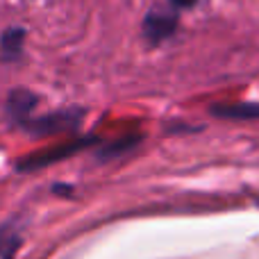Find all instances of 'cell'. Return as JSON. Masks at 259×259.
I'll list each match as a JSON object with an SVG mask.
<instances>
[{
	"label": "cell",
	"mask_w": 259,
	"mask_h": 259,
	"mask_svg": "<svg viewBox=\"0 0 259 259\" xmlns=\"http://www.w3.org/2000/svg\"><path fill=\"white\" fill-rule=\"evenodd\" d=\"M36 105H39L36 94H32V91H27V89H14L12 94H9L5 109H7L9 121L16 123L18 127H23L27 121L34 118Z\"/></svg>",
	"instance_id": "3"
},
{
	"label": "cell",
	"mask_w": 259,
	"mask_h": 259,
	"mask_svg": "<svg viewBox=\"0 0 259 259\" xmlns=\"http://www.w3.org/2000/svg\"><path fill=\"white\" fill-rule=\"evenodd\" d=\"M21 234L14 230V223L0 228V259H12L21 248Z\"/></svg>",
	"instance_id": "7"
},
{
	"label": "cell",
	"mask_w": 259,
	"mask_h": 259,
	"mask_svg": "<svg viewBox=\"0 0 259 259\" xmlns=\"http://www.w3.org/2000/svg\"><path fill=\"white\" fill-rule=\"evenodd\" d=\"M94 141L96 139L84 137V139H75V141H71V143H64V146L50 148V150H41V152H34V155H27L16 164V170L25 173V170L44 168V166H50V164H55V161H62V159H66V157L75 155V152H80L84 146H91Z\"/></svg>",
	"instance_id": "2"
},
{
	"label": "cell",
	"mask_w": 259,
	"mask_h": 259,
	"mask_svg": "<svg viewBox=\"0 0 259 259\" xmlns=\"http://www.w3.org/2000/svg\"><path fill=\"white\" fill-rule=\"evenodd\" d=\"M82 123V109H59V112H50L46 116L32 118L27 121L23 130H27L34 137H48V134L68 132V130L80 127Z\"/></svg>",
	"instance_id": "1"
},
{
	"label": "cell",
	"mask_w": 259,
	"mask_h": 259,
	"mask_svg": "<svg viewBox=\"0 0 259 259\" xmlns=\"http://www.w3.org/2000/svg\"><path fill=\"white\" fill-rule=\"evenodd\" d=\"M139 141H141V137H139V134H130V137H125V139H118V141L109 143L107 148H100V150H98V159H105V161L114 159V157H118V155H123V152L132 150Z\"/></svg>",
	"instance_id": "8"
},
{
	"label": "cell",
	"mask_w": 259,
	"mask_h": 259,
	"mask_svg": "<svg viewBox=\"0 0 259 259\" xmlns=\"http://www.w3.org/2000/svg\"><path fill=\"white\" fill-rule=\"evenodd\" d=\"M175 27H178V14L166 12V9H152L143 21V34L152 44H157V41L168 39L175 32Z\"/></svg>",
	"instance_id": "4"
},
{
	"label": "cell",
	"mask_w": 259,
	"mask_h": 259,
	"mask_svg": "<svg viewBox=\"0 0 259 259\" xmlns=\"http://www.w3.org/2000/svg\"><path fill=\"white\" fill-rule=\"evenodd\" d=\"M168 3L173 9H189V7H193L198 0H168Z\"/></svg>",
	"instance_id": "9"
},
{
	"label": "cell",
	"mask_w": 259,
	"mask_h": 259,
	"mask_svg": "<svg viewBox=\"0 0 259 259\" xmlns=\"http://www.w3.org/2000/svg\"><path fill=\"white\" fill-rule=\"evenodd\" d=\"M23 44H25V30L23 27L14 25L9 30H5L3 36H0V59H5V62L18 59Z\"/></svg>",
	"instance_id": "5"
},
{
	"label": "cell",
	"mask_w": 259,
	"mask_h": 259,
	"mask_svg": "<svg viewBox=\"0 0 259 259\" xmlns=\"http://www.w3.org/2000/svg\"><path fill=\"white\" fill-rule=\"evenodd\" d=\"M211 114L221 118H259V103H234V105H214Z\"/></svg>",
	"instance_id": "6"
}]
</instances>
